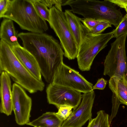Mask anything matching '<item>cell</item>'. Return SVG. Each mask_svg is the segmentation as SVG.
Returning a JSON list of instances; mask_svg holds the SVG:
<instances>
[{"label":"cell","mask_w":127,"mask_h":127,"mask_svg":"<svg viewBox=\"0 0 127 127\" xmlns=\"http://www.w3.org/2000/svg\"><path fill=\"white\" fill-rule=\"evenodd\" d=\"M18 35L23 47L36 60L45 81L51 83L56 71L63 63L64 52L58 41L45 33L22 32Z\"/></svg>","instance_id":"cell-1"},{"label":"cell","mask_w":127,"mask_h":127,"mask_svg":"<svg viewBox=\"0 0 127 127\" xmlns=\"http://www.w3.org/2000/svg\"><path fill=\"white\" fill-rule=\"evenodd\" d=\"M5 72L16 83L29 93L42 91L45 84L37 80L17 59L11 47L2 40L0 41V73Z\"/></svg>","instance_id":"cell-2"},{"label":"cell","mask_w":127,"mask_h":127,"mask_svg":"<svg viewBox=\"0 0 127 127\" xmlns=\"http://www.w3.org/2000/svg\"><path fill=\"white\" fill-rule=\"evenodd\" d=\"M66 4L71 7L73 13L84 18L105 21L116 28L123 17L120 10L109 0H68Z\"/></svg>","instance_id":"cell-3"},{"label":"cell","mask_w":127,"mask_h":127,"mask_svg":"<svg viewBox=\"0 0 127 127\" xmlns=\"http://www.w3.org/2000/svg\"><path fill=\"white\" fill-rule=\"evenodd\" d=\"M4 18L10 19L20 28L31 32L44 33L48 29L46 21L41 17L31 0H12Z\"/></svg>","instance_id":"cell-4"},{"label":"cell","mask_w":127,"mask_h":127,"mask_svg":"<svg viewBox=\"0 0 127 127\" xmlns=\"http://www.w3.org/2000/svg\"><path fill=\"white\" fill-rule=\"evenodd\" d=\"M113 38L112 31L94 34L81 23V40L76 58L79 69L82 71H89L96 56Z\"/></svg>","instance_id":"cell-5"},{"label":"cell","mask_w":127,"mask_h":127,"mask_svg":"<svg viewBox=\"0 0 127 127\" xmlns=\"http://www.w3.org/2000/svg\"><path fill=\"white\" fill-rule=\"evenodd\" d=\"M48 22L60 41L64 51V56L69 60L75 59L77 56L78 46L66 21L64 13L54 6L50 8Z\"/></svg>","instance_id":"cell-6"},{"label":"cell","mask_w":127,"mask_h":127,"mask_svg":"<svg viewBox=\"0 0 127 127\" xmlns=\"http://www.w3.org/2000/svg\"><path fill=\"white\" fill-rule=\"evenodd\" d=\"M127 34L116 38L111 44V47L104 63L103 74L110 78L113 77H127V57L125 48Z\"/></svg>","instance_id":"cell-7"},{"label":"cell","mask_w":127,"mask_h":127,"mask_svg":"<svg viewBox=\"0 0 127 127\" xmlns=\"http://www.w3.org/2000/svg\"><path fill=\"white\" fill-rule=\"evenodd\" d=\"M52 83L69 88L84 94L93 90L91 83L79 72L63 63L56 71Z\"/></svg>","instance_id":"cell-8"},{"label":"cell","mask_w":127,"mask_h":127,"mask_svg":"<svg viewBox=\"0 0 127 127\" xmlns=\"http://www.w3.org/2000/svg\"><path fill=\"white\" fill-rule=\"evenodd\" d=\"M46 92L48 102L58 109L68 106L75 109L80 104L82 96L80 92L52 83L47 86Z\"/></svg>","instance_id":"cell-9"},{"label":"cell","mask_w":127,"mask_h":127,"mask_svg":"<svg viewBox=\"0 0 127 127\" xmlns=\"http://www.w3.org/2000/svg\"><path fill=\"white\" fill-rule=\"evenodd\" d=\"M13 110L17 123L20 125L30 122L32 101L21 86L14 83L12 89Z\"/></svg>","instance_id":"cell-10"},{"label":"cell","mask_w":127,"mask_h":127,"mask_svg":"<svg viewBox=\"0 0 127 127\" xmlns=\"http://www.w3.org/2000/svg\"><path fill=\"white\" fill-rule=\"evenodd\" d=\"M95 95L94 90L82 95V101L69 118L63 123L62 127H82L92 118V111Z\"/></svg>","instance_id":"cell-11"},{"label":"cell","mask_w":127,"mask_h":127,"mask_svg":"<svg viewBox=\"0 0 127 127\" xmlns=\"http://www.w3.org/2000/svg\"><path fill=\"white\" fill-rule=\"evenodd\" d=\"M11 48L17 59L27 70L36 79L42 81L40 69L34 56L20 45Z\"/></svg>","instance_id":"cell-12"},{"label":"cell","mask_w":127,"mask_h":127,"mask_svg":"<svg viewBox=\"0 0 127 127\" xmlns=\"http://www.w3.org/2000/svg\"><path fill=\"white\" fill-rule=\"evenodd\" d=\"M0 73V111L1 113L8 116L11 114L13 110L10 77L5 71Z\"/></svg>","instance_id":"cell-13"},{"label":"cell","mask_w":127,"mask_h":127,"mask_svg":"<svg viewBox=\"0 0 127 127\" xmlns=\"http://www.w3.org/2000/svg\"><path fill=\"white\" fill-rule=\"evenodd\" d=\"M18 34L15 29L13 21L4 18L1 23L0 39L4 41L11 47L18 46L20 45L18 41Z\"/></svg>","instance_id":"cell-14"},{"label":"cell","mask_w":127,"mask_h":127,"mask_svg":"<svg viewBox=\"0 0 127 127\" xmlns=\"http://www.w3.org/2000/svg\"><path fill=\"white\" fill-rule=\"evenodd\" d=\"M109 87L112 93L116 95L120 104L127 106V77L110 78Z\"/></svg>","instance_id":"cell-15"},{"label":"cell","mask_w":127,"mask_h":127,"mask_svg":"<svg viewBox=\"0 0 127 127\" xmlns=\"http://www.w3.org/2000/svg\"><path fill=\"white\" fill-rule=\"evenodd\" d=\"M63 122L58 117L56 113L47 112L26 125L35 127H62Z\"/></svg>","instance_id":"cell-16"},{"label":"cell","mask_w":127,"mask_h":127,"mask_svg":"<svg viewBox=\"0 0 127 127\" xmlns=\"http://www.w3.org/2000/svg\"><path fill=\"white\" fill-rule=\"evenodd\" d=\"M64 13L68 25L78 47L81 40V18L70 10H65Z\"/></svg>","instance_id":"cell-17"},{"label":"cell","mask_w":127,"mask_h":127,"mask_svg":"<svg viewBox=\"0 0 127 127\" xmlns=\"http://www.w3.org/2000/svg\"><path fill=\"white\" fill-rule=\"evenodd\" d=\"M95 118L89 120L87 127H110L109 115L105 111L100 110L97 113Z\"/></svg>","instance_id":"cell-18"},{"label":"cell","mask_w":127,"mask_h":127,"mask_svg":"<svg viewBox=\"0 0 127 127\" xmlns=\"http://www.w3.org/2000/svg\"><path fill=\"white\" fill-rule=\"evenodd\" d=\"M31 1L38 15L43 19L48 22L50 12L47 7L39 0H31Z\"/></svg>","instance_id":"cell-19"},{"label":"cell","mask_w":127,"mask_h":127,"mask_svg":"<svg viewBox=\"0 0 127 127\" xmlns=\"http://www.w3.org/2000/svg\"><path fill=\"white\" fill-rule=\"evenodd\" d=\"M113 32V38H116L121 35L127 34V14L122 18L121 22L116 28L112 31Z\"/></svg>","instance_id":"cell-20"},{"label":"cell","mask_w":127,"mask_h":127,"mask_svg":"<svg viewBox=\"0 0 127 127\" xmlns=\"http://www.w3.org/2000/svg\"><path fill=\"white\" fill-rule=\"evenodd\" d=\"M72 108L68 106L60 107L58 108V111L56 114L61 121L64 122L70 117L71 114Z\"/></svg>","instance_id":"cell-21"},{"label":"cell","mask_w":127,"mask_h":127,"mask_svg":"<svg viewBox=\"0 0 127 127\" xmlns=\"http://www.w3.org/2000/svg\"><path fill=\"white\" fill-rule=\"evenodd\" d=\"M112 27L111 25L108 22L102 20L98 23L90 32L95 35L100 34L106 28Z\"/></svg>","instance_id":"cell-22"},{"label":"cell","mask_w":127,"mask_h":127,"mask_svg":"<svg viewBox=\"0 0 127 127\" xmlns=\"http://www.w3.org/2000/svg\"><path fill=\"white\" fill-rule=\"evenodd\" d=\"M112 112L111 116L109 117V120L110 124L113 119L116 116L120 105L121 104L116 95L112 93Z\"/></svg>","instance_id":"cell-23"},{"label":"cell","mask_w":127,"mask_h":127,"mask_svg":"<svg viewBox=\"0 0 127 127\" xmlns=\"http://www.w3.org/2000/svg\"><path fill=\"white\" fill-rule=\"evenodd\" d=\"M101 20L92 18H81V22L84 25L89 31L91 30Z\"/></svg>","instance_id":"cell-24"},{"label":"cell","mask_w":127,"mask_h":127,"mask_svg":"<svg viewBox=\"0 0 127 127\" xmlns=\"http://www.w3.org/2000/svg\"><path fill=\"white\" fill-rule=\"evenodd\" d=\"M11 2L10 0H0V18H3L8 11Z\"/></svg>","instance_id":"cell-25"},{"label":"cell","mask_w":127,"mask_h":127,"mask_svg":"<svg viewBox=\"0 0 127 127\" xmlns=\"http://www.w3.org/2000/svg\"><path fill=\"white\" fill-rule=\"evenodd\" d=\"M107 83V81L103 78H100L95 85L93 86V90L95 89L103 90L105 87Z\"/></svg>","instance_id":"cell-26"},{"label":"cell","mask_w":127,"mask_h":127,"mask_svg":"<svg viewBox=\"0 0 127 127\" xmlns=\"http://www.w3.org/2000/svg\"><path fill=\"white\" fill-rule=\"evenodd\" d=\"M120 7L125 9L127 6V0H109Z\"/></svg>","instance_id":"cell-27"},{"label":"cell","mask_w":127,"mask_h":127,"mask_svg":"<svg viewBox=\"0 0 127 127\" xmlns=\"http://www.w3.org/2000/svg\"><path fill=\"white\" fill-rule=\"evenodd\" d=\"M125 10L127 14V6L126 8L125 9Z\"/></svg>","instance_id":"cell-28"},{"label":"cell","mask_w":127,"mask_h":127,"mask_svg":"<svg viewBox=\"0 0 127 127\" xmlns=\"http://www.w3.org/2000/svg\"></svg>","instance_id":"cell-29"}]
</instances>
